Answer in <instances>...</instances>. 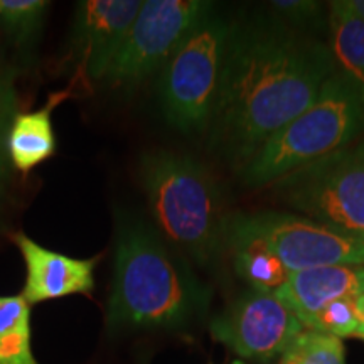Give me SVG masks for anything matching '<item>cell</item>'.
<instances>
[{"label":"cell","instance_id":"20","mask_svg":"<svg viewBox=\"0 0 364 364\" xmlns=\"http://www.w3.org/2000/svg\"><path fill=\"white\" fill-rule=\"evenodd\" d=\"M268 9L277 21L297 31L316 26L322 19V4L312 0H273Z\"/></svg>","mask_w":364,"mask_h":364},{"label":"cell","instance_id":"2","mask_svg":"<svg viewBox=\"0 0 364 364\" xmlns=\"http://www.w3.org/2000/svg\"><path fill=\"white\" fill-rule=\"evenodd\" d=\"M209 304V287L152 223L117 209L108 331L184 329L206 316Z\"/></svg>","mask_w":364,"mask_h":364},{"label":"cell","instance_id":"9","mask_svg":"<svg viewBox=\"0 0 364 364\" xmlns=\"http://www.w3.org/2000/svg\"><path fill=\"white\" fill-rule=\"evenodd\" d=\"M302 321L275 292L248 289L218 314L209 331L240 358L272 361L282 358L302 332Z\"/></svg>","mask_w":364,"mask_h":364},{"label":"cell","instance_id":"25","mask_svg":"<svg viewBox=\"0 0 364 364\" xmlns=\"http://www.w3.org/2000/svg\"><path fill=\"white\" fill-rule=\"evenodd\" d=\"M356 306H358L359 316H361V321H363V326H364V294L359 295V297L356 299ZM363 341H364V336H363Z\"/></svg>","mask_w":364,"mask_h":364},{"label":"cell","instance_id":"5","mask_svg":"<svg viewBox=\"0 0 364 364\" xmlns=\"http://www.w3.org/2000/svg\"><path fill=\"white\" fill-rule=\"evenodd\" d=\"M233 22L213 7L159 71L164 117L184 135L209 132Z\"/></svg>","mask_w":364,"mask_h":364},{"label":"cell","instance_id":"6","mask_svg":"<svg viewBox=\"0 0 364 364\" xmlns=\"http://www.w3.org/2000/svg\"><path fill=\"white\" fill-rule=\"evenodd\" d=\"M226 250L258 247L289 273L327 265H364V238L341 233L295 213H236L226 221Z\"/></svg>","mask_w":364,"mask_h":364},{"label":"cell","instance_id":"17","mask_svg":"<svg viewBox=\"0 0 364 364\" xmlns=\"http://www.w3.org/2000/svg\"><path fill=\"white\" fill-rule=\"evenodd\" d=\"M279 364H346L344 344L334 336L304 329Z\"/></svg>","mask_w":364,"mask_h":364},{"label":"cell","instance_id":"8","mask_svg":"<svg viewBox=\"0 0 364 364\" xmlns=\"http://www.w3.org/2000/svg\"><path fill=\"white\" fill-rule=\"evenodd\" d=\"M213 7L215 4L204 0L142 2L102 81L117 90H135V86L162 70L186 34Z\"/></svg>","mask_w":364,"mask_h":364},{"label":"cell","instance_id":"18","mask_svg":"<svg viewBox=\"0 0 364 364\" xmlns=\"http://www.w3.org/2000/svg\"><path fill=\"white\" fill-rule=\"evenodd\" d=\"M356 299L358 297H346L327 304L316 316L309 318L306 329L324 332L341 341L346 338L363 339L364 326L359 316Z\"/></svg>","mask_w":364,"mask_h":364},{"label":"cell","instance_id":"23","mask_svg":"<svg viewBox=\"0 0 364 364\" xmlns=\"http://www.w3.org/2000/svg\"><path fill=\"white\" fill-rule=\"evenodd\" d=\"M9 204V193L4 186V182H0V230L4 228V223H6V211Z\"/></svg>","mask_w":364,"mask_h":364},{"label":"cell","instance_id":"16","mask_svg":"<svg viewBox=\"0 0 364 364\" xmlns=\"http://www.w3.org/2000/svg\"><path fill=\"white\" fill-rule=\"evenodd\" d=\"M235 272L250 289L277 292L289 279V270L275 255L258 247H240L231 250Z\"/></svg>","mask_w":364,"mask_h":364},{"label":"cell","instance_id":"11","mask_svg":"<svg viewBox=\"0 0 364 364\" xmlns=\"http://www.w3.org/2000/svg\"><path fill=\"white\" fill-rule=\"evenodd\" d=\"M26 263V285L22 297L39 304L68 295H91L95 290V268L100 257L73 258L39 245L24 233L12 236Z\"/></svg>","mask_w":364,"mask_h":364},{"label":"cell","instance_id":"10","mask_svg":"<svg viewBox=\"0 0 364 364\" xmlns=\"http://www.w3.org/2000/svg\"><path fill=\"white\" fill-rule=\"evenodd\" d=\"M140 7V0H83L76 4L70 48L81 80L102 81Z\"/></svg>","mask_w":364,"mask_h":364},{"label":"cell","instance_id":"12","mask_svg":"<svg viewBox=\"0 0 364 364\" xmlns=\"http://www.w3.org/2000/svg\"><path fill=\"white\" fill-rule=\"evenodd\" d=\"M275 294L306 327L327 304L364 294V265H327L290 273Z\"/></svg>","mask_w":364,"mask_h":364},{"label":"cell","instance_id":"7","mask_svg":"<svg viewBox=\"0 0 364 364\" xmlns=\"http://www.w3.org/2000/svg\"><path fill=\"white\" fill-rule=\"evenodd\" d=\"M272 188L295 215L364 238V142L300 167Z\"/></svg>","mask_w":364,"mask_h":364},{"label":"cell","instance_id":"1","mask_svg":"<svg viewBox=\"0 0 364 364\" xmlns=\"http://www.w3.org/2000/svg\"><path fill=\"white\" fill-rule=\"evenodd\" d=\"M336 73L329 46L273 19L235 21L209 147L236 171L300 115Z\"/></svg>","mask_w":364,"mask_h":364},{"label":"cell","instance_id":"15","mask_svg":"<svg viewBox=\"0 0 364 364\" xmlns=\"http://www.w3.org/2000/svg\"><path fill=\"white\" fill-rule=\"evenodd\" d=\"M48 9L46 0H0V27L21 53L38 44Z\"/></svg>","mask_w":364,"mask_h":364},{"label":"cell","instance_id":"3","mask_svg":"<svg viewBox=\"0 0 364 364\" xmlns=\"http://www.w3.org/2000/svg\"><path fill=\"white\" fill-rule=\"evenodd\" d=\"M139 174L159 235L189 263L216 267L226 250L230 215L220 182L206 164L159 149L140 157Z\"/></svg>","mask_w":364,"mask_h":364},{"label":"cell","instance_id":"19","mask_svg":"<svg viewBox=\"0 0 364 364\" xmlns=\"http://www.w3.org/2000/svg\"><path fill=\"white\" fill-rule=\"evenodd\" d=\"M14 73H0V182L11 176V162L7 154V136L12 122L19 115V100H17Z\"/></svg>","mask_w":364,"mask_h":364},{"label":"cell","instance_id":"22","mask_svg":"<svg viewBox=\"0 0 364 364\" xmlns=\"http://www.w3.org/2000/svg\"><path fill=\"white\" fill-rule=\"evenodd\" d=\"M27 324H31V306L24 297H0V336Z\"/></svg>","mask_w":364,"mask_h":364},{"label":"cell","instance_id":"14","mask_svg":"<svg viewBox=\"0 0 364 364\" xmlns=\"http://www.w3.org/2000/svg\"><path fill=\"white\" fill-rule=\"evenodd\" d=\"M329 49L336 73L348 81L364 102V22L346 0L329 4Z\"/></svg>","mask_w":364,"mask_h":364},{"label":"cell","instance_id":"21","mask_svg":"<svg viewBox=\"0 0 364 364\" xmlns=\"http://www.w3.org/2000/svg\"><path fill=\"white\" fill-rule=\"evenodd\" d=\"M0 364H38L31 349V324L0 336Z\"/></svg>","mask_w":364,"mask_h":364},{"label":"cell","instance_id":"4","mask_svg":"<svg viewBox=\"0 0 364 364\" xmlns=\"http://www.w3.org/2000/svg\"><path fill=\"white\" fill-rule=\"evenodd\" d=\"M364 132V102L338 73L317 98L270 136L238 171L248 188L272 186L290 172L349 147Z\"/></svg>","mask_w":364,"mask_h":364},{"label":"cell","instance_id":"13","mask_svg":"<svg viewBox=\"0 0 364 364\" xmlns=\"http://www.w3.org/2000/svg\"><path fill=\"white\" fill-rule=\"evenodd\" d=\"M63 97H54L46 107L36 112L19 113L12 122L7 136V154L11 167L27 174L56 152V136L53 129V108Z\"/></svg>","mask_w":364,"mask_h":364},{"label":"cell","instance_id":"24","mask_svg":"<svg viewBox=\"0 0 364 364\" xmlns=\"http://www.w3.org/2000/svg\"><path fill=\"white\" fill-rule=\"evenodd\" d=\"M346 4L364 22V0H346Z\"/></svg>","mask_w":364,"mask_h":364}]
</instances>
